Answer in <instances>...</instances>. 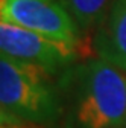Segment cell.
<instances>
[{"label": "cell", "instance_id": "1", "mask_svg": "<svg viewBox=\"0 0 126 128\" xmlns=\"http://www.w3.org/2000/svg\"><path fill=\"white\" fill-rule=\"evenodd\" d=\"M61 88L65 128H126V78L113 64L88 61L62 78Z\"/></svg>", "mask_w": 126, "mask_h": 128}, {"label": "cell", "instance_id": "2", "mask_svg": "<svg viewBox=\"0 0 126 128\" xmlns=\"http://www.w3.org/2000/svg\"><path fill=\"white\" fill-rule=\"evenodd\" d=\"M49 73L37 64L0 56V105L2 124L56 120L61 113L59 94L49 81Z\"/></svg>", "mask_w": 126, "mask_h": 128}, {"label": "cell", "instance_id": "3", "mask_svg": "<svg viewBox=\"0 0 126 128\" xmlns=\"http://www.w3.org/2000/svg\"><path fill=\"white\" fill-rule=\"evenodd\" d=\"M2 20L76 44L79 26L61 0H0Z\"/></svg>", "mask_w": 126, "mask_h": 128}, {"label": "cell", "instance_id": "4", "mask_svg": "<svg viewBox=\"0 0 126 128\" xmlns=\"http://www.w3.org/2000/svg\"><path fill=\"white\" fill-rule=\"evenodd\" d=\"M74 46L76 44L41 35L5 20L0 22L2 54L41 66L50 73L68 66L74 60Z\"/></svg>", "mask_w": 126, "mask_h": 128}, {"label": "cell", "instance_id": "5", "mask_svg": "<svg viewBox=\"0 0 126 128\" xmlns=\"http://www.w3.org/2000/svg\"><path fill=\"white\" fill-rule=\"evenodd\" d=\"M100 60L126 70V0H113L96 35Z\"/></svg>", "mask_w": 126, "mask_h": 128}, {"label": "cell", "instance_id": "6", "mask_svg": "<svg viewBox=\"0 0 126 128\" xmlns=\"http://www.w3.org/2000/svg\"><path fill=\"white\" fill-rule=\"evenodd\" d=\"M79 29L100 24L113 0H61Z\"/></svg>", "mask_w": 126, "mask_h": 128}, {"label": "cell", "instance_id": "7", "mask_svg": "<svg viewBox=\"0 0 126 128\" xmlns=\"http://www.w3.org/2000/svg\"><path fill=\"white\" fill-rule=\"evenodd\" d=\"M2 128H32V126H24L20 122H14V124H2Z\"/></svg>", "mask_w": 126, "mask_h": 128}]
</instances>
